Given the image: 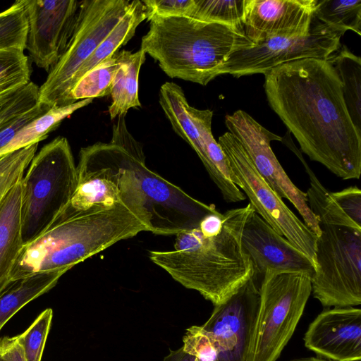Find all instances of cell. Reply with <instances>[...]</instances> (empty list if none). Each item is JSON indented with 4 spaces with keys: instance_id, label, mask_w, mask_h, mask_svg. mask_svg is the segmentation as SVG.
Returning a JSON list of instances; mask_svg holds the SVG:
<instances>
[{
    "instance_id": "4dcf8cb0",
    "label": "cell",
    "mask_w": 361,
    "mask_h": 361,
    "mask_svg": "<svg viewBox=\"0 0 361 361\" xmlns=\"http://www.w3.org/2000/svg\"><path fill=\"white\" fill-rule=\"evenodd\" d=\"M52 317V310L46 309L23 334L17 336L27 361H41Z\"/></svg>"
},
{
    "instance_id": "2e32d148",
    "label": "cell",
    "mask_w": 361,
    "mask_h": 361,
    "mask_svg": "<svg viewBox=\"0 0 361 361\" xmlns=\"http://www.w3.org/2000/svg\"><path fill=\"white\" fill-rule=\"evenodd\" d=\"M305 345L332 361H360L361 310L354 307L324 310L311 322Z\"/></svg>"
},
{
    "instance_id": "ffe728a7",
    "label": "cell",
    "mask_w": 361,
    "mask_h": 361,
    "mask_svg": "<svg viewBox=\"0 0 361 361\" xmlns=\"http://www.w3.org/2000/svg\"><path fill=\"white\" fill-rule=\"evenodd\" d=\"M121 64L112 82L111 96L112 102L109 106L111 119L126 115L131 108L140 107L138 95L140 70L145 61L146 54L138 50L134 53L121 50L118 51Z\"/></svg>"
},
{
    "instance_id": "d6a6232c",
    "label": "cell",
    "mask_w": 361,
    "mask_h": 361,
    "mask_svg": "<svg viewBox=\"0 0 361 361\" xmlns=\"http://www.w3.org/2000/svg\"><path fill=\"white\" fill-rule=\"evenodd\" d=\"M182 348L200 361H216L217 350L210 335L202 326H192L186 329Z\"/></svg>"
},
{
    "instance_id": "7402d4cb",
    "label": "cell",
    "mask_w": 361,
    "mask_h": 361,
    "mask_svg": "<svg viewBox=\"0 0 361 361\" xmlns=\"http://www.w3.org/2000/svg\"><path fill=\"white\" fill-rule=\"evenodd\" d=\"M159 104L173 130L192 147L205 167L206 157L188 111L190 104L181 87L173 82L164 83L159 91Z\"/></svg>"
},
{
    "instance_id": "603a6c76",
    "label": "cell",
    "mask_w": 361,
    "mask_h": 361,
    "mask_svg": "<svg viewBox=\"0 0 361 361\" xmlns=\"http://www.w3.org/2000/svg\"><path fill=\"white\" fill-rule=\"evenodd\" d=\"M146 18V8L142 1H132L130 8L118 24L80 68L74 77L73 88L82 76L127 44L134 36L137 27Z\"/></svg>"
},
{
    "instance_id": "f1b7e54d",
    "label": "cell",
    "mask_w": 361,
    "mask_h": 361,
    "mask_svg": "<svg viewBox=\"0 0 361 361\" xmlns=\"http://www.w3.org/2000/svg\"><path fill=\"white\" fill-rule=\"evenodd\" d=\"M30 75L28 57L24 51L0 52V102L27 85Z\"/></svg>"
},
{
    "instance_id": "cb8c5ba5",
    "label": "cell",
    "mask_w": 361,
    "mask_h": 361,
    "mask_svg": "<svg viewBox=\"0 0 361 361\" xmlns=\"http://www.w3.org/2000/svg\"><path fill=\"white\" fill-rule=\"evenodd\" d=\"M341 80L343 97L351 118L361 133V59L351 52L345 45L328 59Z\"/></svg>"
},
{
    "instance_id": "7c38bea8",
    "label": "cell",
    "mask_w": 361,
    "mask_h": 361,
    "mask_svg": "<svg viewBox=\"0 0 361 361\" xmlns=\"http://www.w3.org/2000/svg\"><path fill=\"white\" fill-rule=\"evenodd\" d=\"M225 123L228 132L241 143L262 177L281 198L293 204L303 222L318 237L321 233L319 221L308 205L307 194L290 180L271 147L272 140L282 141L283 138L243 110L226 115Z\"/></svg>"
},
{
    "instance_id": "f35d334b",
    "label": "cell",
    "mask_w": 361,
    "mask_h": 361,
    "mask_svg": "<svg viewBox=\"0 0 361 361\" xmlns=\"http://www.w3.org/2000/svg\"><path fill=\"white\" fill-rule=\"evenodd\" d=\"M164 361H200L196 357L186 353L182 348L170 350V353L164 358Z\"/></svg>"
},
{
    "instance_id": "836d02e7",
    "label": "cell",
    "mask_w": 361,
    "mask_h": 361,
    "mask_svg": "<svg viewBox=\"0 0 361 361\" xmlns=\"http://www.w3.org/2000/svg\"><path fill=\"white\" fill-rule=\"evenodd\" d=\"M147 20L153 16H189L194 6V0H143Z\"/></svg>"
},
{
    "instance_id": "6da1fadb",
    "label": "cell",
    "mask_w": 361,
    "mask_h": 361,
    "mask_svg": "<svg viewBox=\"0 0 361 361\" xmlns=\"http://www.w3.org/2000/svg\"><path fill=\"white\" fill-rule=\"evenodd\" d=\"M264 75L269 104L301 150L338 177L359 179L361 133L351 120L341 80L329 61L297 60Z\"/></svg>"
},
{
    "instance_id": "5b68a950",
    "label": "cell",
    "mask_w": 361,
    "mask_h": 361,
    "mask_svg": "<svg viewBox=\"0 0 361 361\" xmlns=\"http://www.w3.org/2000/svg\"><path fill=\"white\" fill-rule=\"evenodd\" d=\"M140 50L171 78L207 85L233 52L252 47L245 33L229 25L188 16H153Z\"/></svg>"
},
{
    "instance_id": "484cf974",
    "label": "cell",
    "mask_w": 361,
    "mask_h": 361,
    "mask_svg": "<svg viewBox=\"0 0 361 361\" xmlns=\"http://www.w3.org/2000/svg\"><path fill=\"white\" fill-rule=\"evenodd\" d=\"M120 64L117 51L86 73L71 91L72 102L110 94L113 80Z\"/></svg>"
},
{
    "instance_id": "60d3db41",
    "label": "cell",
    "mask_w": 361,
    "mask_h": 361,
    "mask_svg": "<svg viewBox=\"0 0 361 361\" xmlns=\"http://www.w3.org/2000/svg\"><path fill=\"white\" fill-rule=\"evenodd\" d=\"M0 361H1V360H0Z\"/></svg>"
},
{
    "instance_id": "9c48e42d",
    "label": "cell",
    "mask_w": 361,
    "mask_h": 361,
    "mask_svg": "<svg viewBox=\"0 0 361 361\" xmlns=\"http://www.w3.org/2000/svg\"><path fill=\"white\" fill-rule=\"evenodd\" d=\"M312 292L324 307L361 303V229L319 224Z\"/></svg>"
},
{
    "instance_id": "44dd1931",
    "label": "cell",
    "mask_w": 361,
    "mask_h": 361,
    "mask_svg": "<svg viewBox=\"0 0 361 361\" xmlns=\"http://www.w3.org/2000/svg\"><path fill=\"white\" fill-rule=\"evenodd\" d=\"M63 271L37 272L10 281L0 292V331L23 307L54 288Z\"/></svg>"
},
{
    "instance_id": "e575fe53",
    "label": "cell",
    "mask_w": 361,
    "mask_h": 361,
    "mask_svg": "<svg viewBox=\"0 0 361 361\" xmlns=\"http://www.w3.org/2000/svg\"><path fill=\"white\" fill-rule=\"evenodd\" d=\"M330 196L346 216L361 226V191L357 186H350L338 192H330Z\"/></svg>"
},
{
    "instance_id": "e0dca14e",
    "label": "cell",
    "mask_w": 361,
    "mask_h": 361,
    "mask_svg": "<svg viewBox=\"0 0 361 361\" xmlns=\"http://www.w3.org/2000/svg\"><path fill=\"white\" fill-rule=\"evenodd\" d=\"M317 0H245L243 29L254 44L264 39L307 33Z\"/></svg>"
},
{
    "instance_id": "30bf717a",
    "label": "cell",
    "mask_w": 361,
    "mask_h": 361,
    "mask_svg": "<svg viewBox=\"0 0 361 361\" xmlns=\"http://www.w3.org/2000/svg\"><path fill=\"white\" fill-rule=\"evenodd\" d=\"M226 158L230 180L241 188L255 211L279 234L316 264L317 236L302 221L270 187L255 169L239 140L230 132L219 137Z\"/></svg>"
},
{
    "instance_id": "8fae6325",
    "label": "cell",
    "mask_w": 361,
    "mask_h": 361,
    "mask_svg": "<svg viewBox=\"0 0 361 361\" xmlns=\"http://www.w3.org/2000/svg\"><path fill=\"white\" fill-rule=\"evenodd\" d=\"M343 35L314 17L307 33L271 37L232 53L220 68L219 75L230 74L240 78L265 74L290 61L310 58L328 59L341 47Z\"/></svg>"
},
{
    "instance_id": "4316f807",
    "label": "cell",
    "mask_w": 361,
    "mask_h": 361,
    "mask_svg": "<svg viewBox=\"0 0 361 361\" xmlns=\"http://www.w3.org/2000/svg\"><path fill=\"white\" fill-rule=\"evenodd\" d=\"M28 18L25 0L16 1L0 13V52L26 49Z\"/></svg>"
},
{
    "instance_id": "ab89813d",
    "label": "cell",
    "mask_w": 361,
    "mask_h": 361,
    "mask_svg": "<svg viewBox=\"0 0 361 361\" xmlns=\"http://www.w3.org/2000/svg\"><path fill=\"white\" fill-rule=\"evenodd\" d=\"M290 361H332V360H329L324 359V358L317 356V357H308L298 358V359H294V360H292Z\"/></svg>"
},
{
    "instance_id": "4fadbf2b",
    "label": "cell",
    "mask_w": 361,
    "mask_h": 361,
    "mask_svg": "<svg viewBox=\"0 0 361 361\" xmlns=\"http://www.w3.org/2000/svg\"><path fill=\"white\" fill-rule=\"evenodd\" d=\"M259 299V286L251 276L228 298L214 305L202 326L216 345V361H248Z\"/></svg>"
},
{
    "instance_id": "f546056e",
    "label": "cell",
    "mask_w": 361,
    "mask_h": 361,
    "mask_svg": "<svg viewBox=\"0 0 361 361\" xmlns=\"http://www.w3.org/2000/svg\"><path fill=\"white\" fill-rule=\"evenodd\" d=\"M39 143H35L0 157V202L7 192L24 176L37 153Z\"/></svg>"
},
{
    "instance_id": "3957f363",
    "label": "cell",
    "mask_w": 361,
    "mask_h": 361,
    "mask_svg": "<svg viewBox=\"0 0 361 361\" xmlns=\"http://www.w3.org/2000/svg\"><path fill=\"white\" fill-rule=\"evenodd\" d=\"M255 210L245 207L223 214L221 232L204 235L200 228L176 235L174 250L150 251V260L185 288L199 292L214 306L234 293L252 276L250 259L242 247L245 224Z\"/></svg>"
},
{
    "instance_id": "52a82bcc",
    "label": "cell",
    "mask_w": 361,
    "mask_h": 361,
    "mask_svg": "<svg viewBox=\"0 0 361 361\" xmlns=\"http://www.w3.org/2000/svg\"><path fill=\"white\" fill-rule=\"evenodd\" d=\"M312 293V275L267 270L259 286V305L248 361H276L291 338Z\"/></svg>"
},
{
    "instance_id": "83f0119b",
    "label": "cell",
    "mask_w": 361,
    "mask_h": 361,
    "mask_svg": "<svg viewBox=\"0 0 361 361\" xmlns=\"http://www.w3.org/2000/svg\"><path fill=\"white\" fill-rule=\"evenodd\" d=\"M189 16L205 22L229 25L244 33L245 0H194Z\"/></svg>"
},
{
    "instance_id": "7a4b0ae2",
    "label": "cell",
    "mask_w": 361,
    "mask_h": 361,
    "mask_svg": "<svg viewBox=\"0 0 361 361\" xmlns=\"http://www.w3.org/2000/svg\"><path fill=\"white\" fill-rule=\"evenodd\" d=\"M79 156L99 169L117 190L118 199L157 235H177L198 228L207 215L216 212L145 165L122 146L96 142L81 148Z\"/></svg>"
},
{
    "instance_id": "8992f818",
    "label": "cell",
    "mask_w": 361,
    "mask_h": 361,
    "mask_svg": "<svg viewBox=\"0 0 361 361\" xmlns=\"http://www.w3.org/2000/svg\"><path fill=\"white\" fill-rule=\"evenodd\" d=\"M77 180V166L66 137H56L35 154L21 180L23 245L43 233L66 209Z\"/></svg>"
},
{
    "instance_id": "277c9868",
    "label": "cell",
    "mask_w": 361,
    "mask_h": 361,
    "mask_svg": "<svg viewBox=\"0 0 361 361\" xmlns=\"http://www.w3.org/2000/svg\"><path fill=\"white\" fill-rule=\"evenodd\" d=\"M147 231L145 224L123 203L95 204L60 216L43 233L23 245L10 281L37 272L66 273L77 264L116 243Z\"/></svg>"
},
{
    "instance_id": "74e56055",
    "label": "cell",
    "mask_w": 361,
    "mask_h": 361,
    "mask_svg": "<svg viewBox=\"0 0 361 361\" xmlns=\"http://www.w3.org/2000/svg\"><path fill=\"white\" fill-rule=\"evenodd\" d=\"M223 224L224 215L217 211L204 217L201 221L199 228L204 235L214 236L221 232Z\"/></svg>"
},
{
    "instance_id": "d6986e66",
    "label": "cell",
    "mask_w": 361,
    "mask_h": 361,
    "mask_svg": "<svg viewBox=\"0 0 361 361\" xmlns=\"http://www.w3.org/2000/svg\"><path fill=\"white\" fill-rule=\"evenodd\" d=\"M188 111L196 127L207 159L205 169L227 202L245 200L244 193L230 180L228 163L224 153L212 133L213 111L198 109L189 105Z\"/></svg>"
},
{
    "instance_id": "8d00e7d4",
    "label": "cell",
    "mask_w": 361,
    "mask_h": 361,
    "mask_svg": "<svg viewBox=\"0 0 361 361\" xmlns=\"http://www.w3.org/2000/svg\"><path fill=\"white\" fill-rule=\"evenodd\" d=\"M0 360L1 361H27L17 336L0 337Z\"/></svg>"
},
{
    "instance_id": "ba28073f",
    "label": "cell",
    "mask_w": 361,
    "mask_h": 361,
    "mask_svg": "<svg viewBox=\"0 0 361 361\" xmlns=\"http://www.w3.org/2000/svg\"><path fill=\"white\" fill-rule=\"evenodd\" d=\"M131 1H81L66 49L39 87V103L50 108L73 103L71 94L75 74L125 15Z\"/></svg>"
},
{
    "instance_id": "ac0fdd59",
    "label": "cell",
    "mask_w": 361,
    "mask_h": 361,
    "mask_svg": "<svg viewBox=\"0 0 361 361\" xmlns=\"http://www.w3.org/2000/svg\"><path fill=\"white\" fill-rule=\"evenodd\" d=\"M21 180L0 202V292L10 282L12 269L23 247Z\"/></svg>"
},
{
    "instance_id": "d590c367",
    "label": "cell",
    "mask_w": 361,
    "mask_h": 361,
    "mask_svg": "<svg viewBox=\"0 0 361 361\" xmlns=\"http://www.w3.org/2000/svg\"><path fill=\"white\" fill-rule=\"evenodd\" d=\"M49 106L37 103L30 109L16 116L0 130V152L11 142L18 132L34 119L46 113Z\"/></svg>"
},
{
    "instance_id": "5bb4252c",
    "label": "cell",
    "mask_w": 361,
    "mask_h": 361,
    "mask_svg": "<svg viewBox=\"0 0 361 361\" xmlns=\"http://www.w3.org/2000/svg\"><path fill=\"white\" fill-rule=\"evenodd\" d=\"M81 1L25 0L28 18L26 49L47 72L57 63L73 32Z\"/></svg>"
},
{
    "instance_id": "1f68e13d",
    "label": "cell",
    "mask_w": 361,
    "mask_h": 361,
    "mask_svg": "<svg viewBox=\"0 0 361 361\" xmlns=\"http://www.w3.org/2000/svg\"><path fill=\"white\" fill-rule=\"evenodd\" d=\"M38 102L39 86L30 81L21 90L0 102V130Z\"/></svg>"
},
{
    "instance_id": "9a60e30c",
    "label": "cell",
    "mask_w": 361,
    "mask_h": 361,
    "mask_svg": "<svg viewBox=\"0 0 361 361\" xmlns=\"http://www.w3.org/2000/svg\"><path fill=\"white\" fill-rule=\"evenodd\" d=\"M241 242L252 264V277L259 286L269 269L300 271L312 276L314 274V267L310 259L255 210L245 224Z\"/></svg>"
},
{
    "instance_id": "d4e9b609",
    "label": "cell",
    "mask_w": 361,
    "mask_h": 361,
    "mask_svg": "<svg viewBox=\"0 0 361 361\" xmlns=\"http://www.w3.org/2000/svg\"><path fill=\"white\" fill-rule=\"evenodd\" d=\"M314 17L334 30L361 35V0H317Z\"/></svg>"
}]
</instances>
